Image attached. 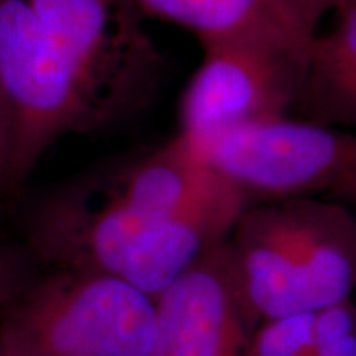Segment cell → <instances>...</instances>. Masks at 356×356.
<instances>
[{
  "mask_svg": "<svg viewBox=\"0 0 356 356\" xmlns=\"http://www.w3.org/2000/svg\"><path fill=\"white\" fill-rule=\"evenodd\" d=\"M134 3L144 13L193 32L202 47L256 38L310 51L315 40L277 0H134Z\"/></svg>",
  "mask_w": 356,
  "mask_h": 356,
  "instance_id": "30bf717a",
  "label": "cell"
},
{
  "mask_svg": "<svg viewBox=\"0 0 356 356\" xmlns=\"http://www.w3.org/2000/svg\"><path fill=\"white\" fill-rule=\"evenodd\" d=\"M315 312L261 322L249 343V356H310Z\"/></svg>",
  "mask_w": 356,
  "mask_h": 356,
  "instance_id": "7c38bea8",
  "label": "cell"
},
{
  "mask_svg": "<svg viewBox=\"0 0 356 356\" xmlns=\"http://www.w3.org/2000/svg\"><path fill=\"white\" fill-rule=\"evenodd\" d=\"M249 327L317 312L356 291V218L310 197L249 207L228 239Z\"/></svg>",
  "mask_w": 356,
  "mask_h": 356,
  "instance_id": "6da1fadb",
  "label": "cell"
},
{
  "mask_svg": "<svg viewBox=\"0 0 356 356\" xmlns=\"http://www.w3.org/2000/svg\"><path fill=\"white\" fill-rule=\"evenodd\" d=\"M310 356H356V332L333 343L312 350Z\"/></svg>",
  "mask_w": 356,
  "mask_h": 356,
  "instance_id": "e0dca14e",
  "label": "cell"
},
{
  "mask_svg": "<svg viewBox=\"0 0 356 356\" xmlns=\"http://www.w3.org/2000/svg\"><path fill=\"white\" fill-rule=\"evenodd\" d=\"M65 60L92 131L140 114L163 60L134 0H29Z\"/></svg>",
  "mask_w": 356,
  "mask_h": 356,
  "instance_id": "3957f363",
  "label": "cell"
},
{
  "mask_svg": "<svg viewBox=\"0 0 356 356\" xmlns=\"http://www.w3.org/2000/svg\"><path fill=\"white\" fill-rule=\"evenodd\" d=\"M0 356H33L30 351L22 348L15 341L8 340L7 337L0 335Z\"/></svg>",
  "mask_w": 356,
  "mask_h": 356,
  "instance_id": "d6986e66",
  "label": "cell"
},
{
  "mask_svg": "<svg viewBox=\"0 0 356 356\" xmlns=\"http://www.w3.org/2000/svg\"><path fill=\"white\" fill-rule=\"evenodd\" d=\"M104 170L115 193L147 221L190 210L234 186L198 160L181 136L137 162Z\"/></svg>",
  "mask_w": 356,
  "mask_h": 356,
  "instance_id": "9c48e42d",
  "label": "cell"
},
{
  "mask_svg": "<svg viewBox=\"0 0 356 356\" xmlns=\"http://www.w3.org/2000/svg\"><path fill=\"white\" fill-rule=\"evenodd\" d=\"M249 203L239 188L177 215L149 221L131 249L121 277L157 300L181 275L233 233Z\"/></svg>",
  "mask_w": 356,
  "mask_h": 356,
  "instance_id": "ba28073f",
  "label": "cell"
},
{
  "mask_svg": "<svg viewBox=\"0 0 356 356\" xmlns=\"http://www.w3.org/2000/svg\"><path fill=\"white\" fill-rule=\"evenodd\" d=\"M155 307L157 330L149 356H249L252 328L236 287L228 241L168 287Z\"/></svg>",
  "mask_w": 356,
  "mask_h": 356,
  "instance_id": "52a82bcc",
  "label": "cell"
},
{
  "mask_svg": "<svg viewBox=\"0 0 356 356\" xmlns=\"http://www.w3.org/2000/svg\"><path fill=\"white\" fill-rule=\"evenodd\" d=\"M29 282V264L24 252L0 248V305L10 304Z\"/></svg>",
  "mask_w": 356,
  "mask_h": 356,
  "instance_id": "5bb4252c",
  "label": "cell"
},
{
  "mask_svg": "<svg viewBox=\"0 0 356 356\" xmlns=\"http://www.w3.org/2000/svg\"><path fill=\"white\" fill-rule=\"evenodd\" d=\"M333 193L338 195V197L348 198L351 202L356 203V163L351 167V170L346 173L343 180L338 184Z\"/></svg>",
  "mask_w": 356,
  "mask_h": 356,
  "instance_id": "ac0fdd59",
  "label": "cell"
},
{
  "mask_svg": "<svg viewBox=\"0 0 356 356\" xmlns=\"http://www.w3.org/2000/svg\"><path fill=\"white\" fill-rule=\"evenodd\" d=\"M286 10L314 37L322 17L330 8H338L345 0H277Z\"/></svg>",
  "mask_w": 356,
  "mask_h": 356,
  "instance_id": "9a60e30c",
  "label": "cell"
},
{
  "mask_svg": "<svg viewBox=\"0 0 356 356\" xmlns=\"http://www.w3.org/2000/svg\"><path fill=\"white\" fill-rule=\"evenodd\" d=\"M356 332V304L350 299L327 305L315 312L312 350L333 343Z\"/></svg>",
  "mask_w": 356,
  "mask_h": 356,
  "instance_id": "4fadbf2b",
  "label": "cell"
},
{
  "mask_svg": "<svg viewBox=\"0 0 356 356\" xmlns=\"http://www.w3.org/2000/svg\"><path fill=\"white\" fill-rule=\"evenodd\" d=\"M203 61L180 102L181 136H210L246 122L284 118L297 102L309 51L236 38L204 44Z\"/></svg>",
  "mask_w": 356,
  "mask_h": 356,
  "instance_id": "8992f818",
  "label": "cell"
},
{
  "mask_svg": "<svg viewBox=\"0 0 356 356\" xmlns=\"http://www.w3.org/2000/svg\"><path fill=\"white\" fill-rule=\"evenodd\" d=\"M0 86L12 119V190L58 139L92 132L68 66L29 0H0Z\"/></svg>",
  "mask_w": 356,
  "mask_h": 356,
  "instance_id": "5b68a950",
  "label": "cell"
},
{
  "mask_svg": "<svg viewBox=\"0 0 356 356\" xmlns=\"http://www.w3.org/2000/svg\"><path fill=\"white\" fill-rule=\"evenodd\" d=\"M10 144H12V119L8 104L0 86V188L6 186V178L8 170V160H10Z\"/></svg>",
  "mask_w": 356,
  "mask_h": 356,
  "instance_id": "2e32d148",
  "label": "cell"
},
{
  "mask_svg": "<svg viewBox=\"0 0 356 356\" xmlns=\"http://www.w3.org/2000/svg\"><path fill=\"white\" fill-rule=\"evenodd\" d=\"M181 137L204 165L243 191L249 207L315 191L333 193L356 163L355 134L287 115L198 139Z\"/></svg>",
  "mask_w": 356,
  "mask_h": 356,
  "instance_id": "277c9868",
  "label": "cell"
},
{
  "mask_svg": "<svg viewBox=\"0 0 356 356\" xmlns=\"http://www.w3.org/2000/svg\"><path fill=\"white\" fill-rule=\"evenodd\" d=\"M337 25L312 42L296 104L309 121L356 126V0H345Z\"/></svg>",
  "mask_w": 356,
  "mask_h": 356,
  "instance_id": "8fae6325",
  "label": "cell"
},
{
  "mask_svg": "<svg viewBox=\"0 0 356 356\" xmlns=\"http://www.w3.org/2000/svg\"><path fill=\"white\" fill-rule=\"evenodd\" d=\"M157 307L114 274L55 269L6 305L0 335L33 356H149Z\"/></svg>",
  "mask_w": 356,
  "mask_h": 356,
  "instance_id": "7a4b0ae2",
  "label": "cell"
}]
</instances>
